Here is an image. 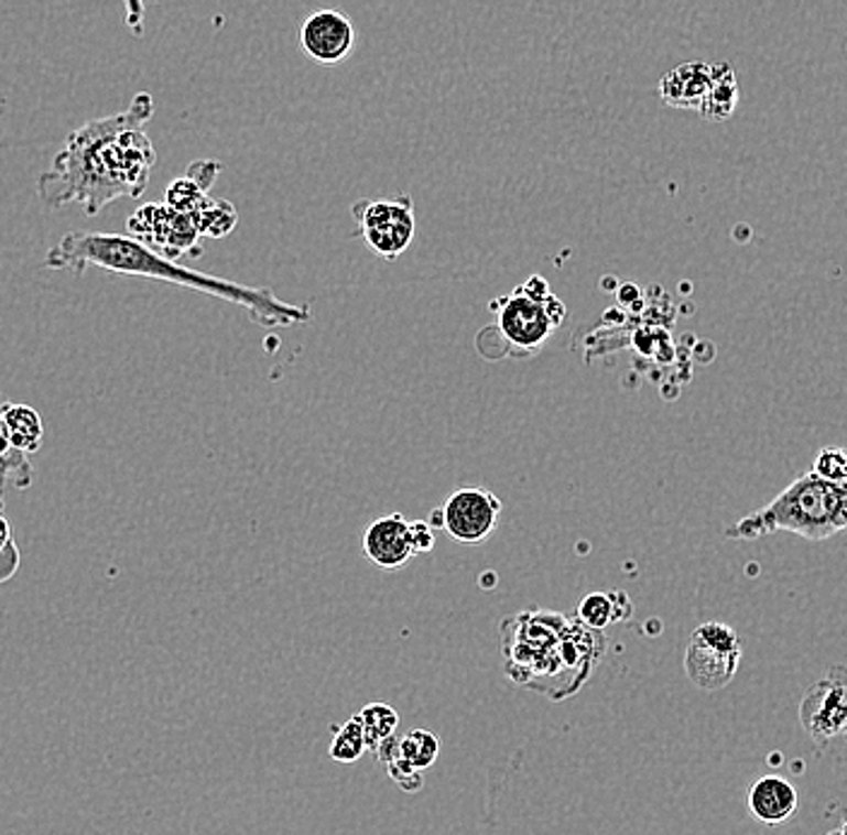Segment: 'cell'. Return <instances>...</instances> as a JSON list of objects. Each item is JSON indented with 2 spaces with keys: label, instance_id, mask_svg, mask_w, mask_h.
Listing matches in <instances>:
<instances>
[{
  "label": "cell",
  "instance_id": "603a6c76",
  "mask_svg": "<svg viewBox=\"0 0 847 835\" xmlns=\"http://www.w3.org/2000/svg\"><path fill=\"white\" fill-rule=\"evenodd\" d=\"M410 538L414 554H428L436 546V532L432 525L424 523V520H420V523H412L410 520Z\"/></svg>",
  "mask_w": 847,
  "mask_h": 835
},
{
  "label": "cell",
  "instance_id": "ac0fdd59",
  "mask_svg": "<svg viewBox=\"0 0 847 835\" xmlns=\"http://www.w3.org/2000/svg\"><path fill=\"white\" fill-rule=\"evenodd\" d=\"M191 217L195 221V227H198L200 237H207V239L229 237L231 229L237 227V221H239L237 207L227 200H213V198L207 200L200 210Z\"/></svg>",
  "mask_w": 847,
  "mask_h": 835
},
{
  "label": "cell",
  "instance_id": "30bf717a",
  "mask_svg": "<svg viewBox=\"0 0 847 835\" xmlns=\"http://www.w3.org/2000/svg\"><path fill=\"white\" fill-rule=\"evenodd\" d=\"M298 44L314 63L337 65L351 54L357 44V32L345 12L316 10L298 28Z\"/></svg>",
  "mask_w": 847,
  "mask_h": 835
},
{
  "label": "cell",
  "instance_id": "7402d4cb",
  "mask_svg": "<svg viewBox=\"0 0 847 835\" xmlns=\"http://www.w3.org/2000/svg\"><path fill=\"white\" fill-rule=\"evenodd\" d=\"M386 768H388L390 780L398 782V788H400L402 792L414 794V792H420V790L424 788V773L414 771V768H412L410 763L402 761L400 756H398V759H395L393 763L386 766Z\"/></svg>",
  "mask_w": 847,
  "mask_h": 835
},
{
  "label": "cell",
  "instance_id": "5b68a950",
  "mask_svg": "<svg viewBox=\"0 0 847 835\" xmlns=\"http://www.w3.org/2000/svg\"><path fill=\"white\" fill-rule=\"evenodd\" d=\"M489 311L493 325L481 330V335L493 337L487 359L534 357L566 321V304L540 275L499 296L489 304Z\"/></svg>",
  "mask_w": 847,
  "mask_h": 835
},
{
  "label": "cell",
  "instance_id": "6da1fadb",
  "mask_svg": "<svg viewBox=\"0 0 847 835\" xmlns=\"http://www.w3.org/2000/svg\"><path fill=\"white\" fill-rule=\"evenodd\" d=\"M152 116V95L140 93L126 111L73 130L36 181L42 203L51 210L77 203L87 217H97L116 200L140 198L158 164V150L145 133Z\"/></svg>",
  "mask_w": 847,
  "mask_h": 835
},
{
  "label": "cell",
  "instance_id": "4fadbf2b",
  "mask_svg": "<svg viewBox=\"0 0 847 835\" xmlns=\"http://www.w3.org/2000/svg\"><path fill=\"white\" fill-rule=\"evenodd\" d=\"M361 546L373 566L386 571L402 568L414 556L410 520L402 513H390L373 520L369 530L363 532Z\"/></svg>",
  "mask_w": 847,
  "mask_h": 835
},
{
  "label": "cell",
  "instance_id": "cb8c5ba5",
  "mask_svg": "<svg viewBox=\"0 0 847 835\" xmlns=\"http://www.w3.org/2000/svg\"><path fill=\"white\" fill-rule=\"evenodd\" d=\"M20 568V550L18 544H10L8 550L0 554V583H8L12 576H15Z\"/></svg>",
  "mask_w": 847,
  "mask_h": 835
},
{
  "label": "cell",
  "instance_id": "7a4b0ae2",
  "mask_svg": "<svg viewBox=\"0 0 847 835\" xmlns=\"http://www.w3.org/2000/svg\"><path fill=\"white\" fill-rule=\"evenodd\" d=\"M46 268L68 270L73 275H83L87 268H101L116 275H133L160 282H172L186 286L191 292L210 294L221 302L237 304L251 321L263 328H284V325H298L311 321L308 306H296L280 302V299L263 286H246L225 278L205 275V272L191 270L154 253L145 243L135 241L126 234H104V231H73L63 237L56 246L48 248Z\"/></svg>",
  "mask_w": 847,
  "mask_h": 835
},
{
  "label": "cell",
  "instance_id": "ba28073f",
  "mask_svg": "<svg viewBox=\"0 0 847 835\" xmlns=\"http://www.w3.org/2000/svg\"><path fill=\"white\" fill-rule=\"evenodd\" d=\"M501 511L503 503L493 491L463 487L455 489L438 511H432L428 525L443 528L450 534V540L460 544H481L497 532Z\"/></svg>",
  "mask_w": 847,
  "mask_h": 835
},
{
  "label": "cell",
  "instance_id": "3957f363",
  "mask_svg": "<svg viewBox=\"0 0 847 835\" xmlns=\"http://www.w3.org/2000/svg\"><path fill=\"white\" fill-rule=\"evenodd\" d=\"M501 652L508 680L564 701L590 680L602 660V631L558 611L532 609L501 623Z\"/></svg>",
  "mask_w": 847,
  "mask_h": 835
},
{
  "label": "cell",
  "instance_id": "7c38bea8",
  "mask_svg": "<svg viewBox=\"0 0 847 835\" xmlns=\"http://www.w3.org/2000/svg\"><path fill=\"white\" fill-rule=\"evenodd\" d=\"M718 68L720 63H684L680 68L662 75L658 93L670 107L703 113L713 95V87L718 83Z\"/></svg>",
  "mask_w": 847,
  "mask_h": 835
},
{
  "label": "cell",
  "instance_id": "e0dca14e",
  "mask_svg": "<svg viewBox=\"0 0 847 835\" xmlns=\"http://www.w3.org/2000/svg\"><path fill=\"white\" fill-rule=\"evenodd\" d=\"M355 717L363 729V739H367L369 751H376L386 739L398 733L400 715L395 713V708H390L388 703H369V706H363Z\"/></svg>",
  "mask_w": 847,
  "mask_h": 835
},
{
  "label": "cell",
  "instance_id": "8992f818",
  "mask_svg": "<svg viewBox=\"0 0 847 835\" xmlns=\"http://www.w3.org/2000/svg\"><path fill=\"white\" fill-rule=\"evenodd\" d=\"M741 662L739 636L723 621L701 623L684 652V672L703 691H720L735 680Z\"/></svg>",
  "mask_w": 847,
  "mask_h": 835
},
{
  "label": "cell",
  "instance_id": "52a82bcc",
  "mask_svg": "<svg viewBox=\"0 0 847 835\" xmlns=\"http://www.w3.org/2000/svg\"><path fill=\"white\" fill-rule=\"evenodd\" d=\"M361 239L383 260H398L416 234V217L410 195L390 200H359L351 207Z\"/></svg>",
  "mask_w": 847,
  "mask_h": 835
},
{
  "label": "cell",
  "instance_id": "8fae6325",
  "mask_svg": "<svg viewBox=\"0 0 847 835\" xmlns=\"http://www.w3.org/2000/svg\"><path fill=\"white\" fill-rule=\"evenodd\" d=\"M800 720L818 747L843 733L847 727V680L843 672L826 676L824 682L806 691L800 706Z\"/></svg>",
  "mask_w": 847,
  "mask_h": 835
},
{
  "label": "cell",
  "instance_id": "5bb4252c",
  "mask_svg": "<svg viewBox=\"0 0 847 835\" xmlns=\"http://www.w3.org/2000/svg\"><path fill=\"white\" fill-rule=\"evenodd\" d=\"M749 812L765 826H780L794 818L800 806V794L790 780L780 776L759 778L747 794Z\"/></svg>",
  "mask_w": 847,
  "mask_h": 835
},
{
  "label": "cell",
  "instance_id": "277c9868",
  "mask_svg": "<svg viewBox=\"0 0 847 835\" xmlns=\"http://www.w3.org/2000/svg\"><path fill=\"white\" fill-rule=\"evenodd\" d=\"M840 530H847V487L806 473L790 481L771 503L741 518L727 534L735 540H761L773 532H794L821 542Z\"/></svg>",
  "mask_w": 847,
  "mask_h": 835
},
{
  "label": "cell",
  "instance_id": "ffe728a7",
  "mask_svg": "<svg viewBox=\"0 0 847 835\" xmlns=\"http://www.w3.org/2000/svg\"><path fill=\"white\" fill-rule=\"evenodd\" d=\"M367 739H363V729L359 725L357 717H349V720L337 729L333 741H330V759L337 763H355L359 761L363 753H367Z\"/></svg>",
  "mask_w": 847,
  "mask_h": 835
},
{
  "label": "cell",
  "instance_id": "d6986e66",
  "mask_svg": "<svg viewBox=\"0 0 847 835\" xmlns=\"http://www.w3.org/2000/svg\"><path fill=\"white\" fill-rule=\"evenodd\" d=\"M438 749L441 741L434 733H428V729H410L408 735L400 737V759L420 773L436 763Z\"/></svg>",
  "mask_w": 847,
  "mask_h": 835
},
{
  "label": "cell",
  "instance_id": "9a60e30c",
  "mask_svg": "<svg viewBox=\"0 0 847 835\" xmlns=\"http://www.w3.org/2000/svg\"><path fill=\"white\" fill-rule=\"evenodd\" d=\"M3 424L10 446L15 451L30 455L42 446L44 422L42 416L36 414V410L28 408V404L3 402Z\"/></svg>",
  "mask_w": 847,
  "mask_h": 835
},
{
  "label": "cell",
  "instance_id": "9c48e42d",
  "mask_svg": "<svg viewBox=\"0 0 847 835\" xmlns=\"http://www.w3.org/2000/svg\"><path fill=\"white\" fill-rule=\"evenodd\" d=\"M128 237L145 243L154 253L166 260H176L181 256H200V234L191 215L174 210L169 205L148 203L128 219Z\"/></svg>",
  "mask_w": 847,
  "mask_h": 835
},
{
  "label": "cell",
  "instance_id": "44dd1931",
  "mask_svg": "<svg viewBox=\"0 0 847 835\" xmlns=\"http://www.w3.org/2000/svg\"><path fill=\"white\" fill-rule=\"evenodd\" d=\"M207 200H210L207 191L195 184V181L188 176L176 178L174 184L166 188V195H164V205L174 207V210L184 215H195Z\"/></svg>",
  "mask_w": 847,
  "mask_h": 835
},
{
  "label": "cell",
  "instance_id": "d4e9b609",
  "mask_svg": "<svg viewBox=\"0 0 847 835\" xmlns=\"http://www.w3.org/2000/svg\"><path fill=\"white\" fill-rule=\"evenodd\" d=\"M0 508H3V501H0ZM10 544H15V540H12V530H10L8 518L0 513V554H3Z\"/></svg>",
  "mask_w": 847,
  "mask_h": 835
},
{
  "label": "cell",
  "instance_id": "2e32d148",
  "mask_svg": "<svg viewBox=\"0 0 847 835\" xmlns=\"http://www.w3.org/2000/svg\"><path fill=\"white\" fill-rule=\"evenodd\" d=\"M623 603H629L623 593H590L580 599L576 619L593 631H602L607 626L627 619L631 615V611L619 609V605Z\"/></svg>",
  "mask_w": 847,
  "mask_h": 835
}]
</instances>
